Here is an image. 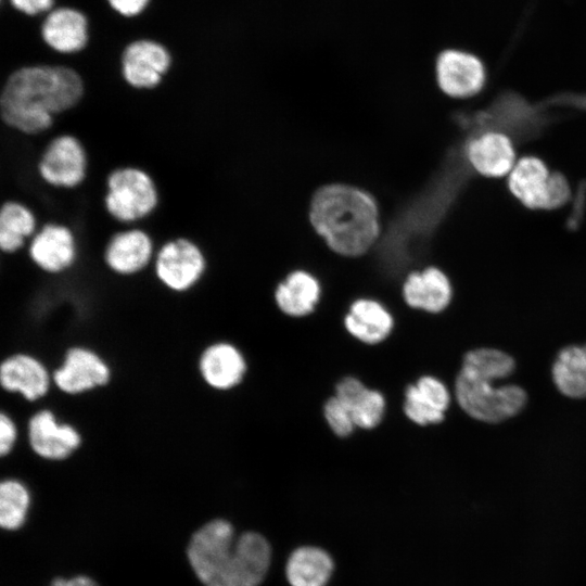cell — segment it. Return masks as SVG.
Wrapping results in <instances>:
<instances>
[{"label": "cell", "instance_id": "e0dca14e", "mask_svg": "<svg viewBox=\"0 0 586 586\" xmlns=\"http://www.w3.org/2000/svg\"><path fill=\"white\" fill-rule=\"evenodd\" d=\"M150 234L138 228L114 233L104 249V262L115 273L130 276L146 267L153 256Z\"/></svg>", "mask_w": 586, "mask_h": 586}, {"label": "cell", "instance_id": "4316f807", "mask_svg": "<svg viewBox=\"0 0 586 586\" xmlns=\"http://www.w3.org/2000/svg\"><path fill=\"white\" fill-rule=\"evenodd\" d=\"M29 493L17 480H4L0 485V525L8 531L20 528L29 507Z\"/></svg>", "mask_w": 586, "mask_h": 586}, {"label": "cell", "instance_id": "30bf717a", "mask_svg": "<svg viewBox=\"0 0 586 586\" xmlns=\"http://www.w3.org/2000/svg\"><path fill=\"white\" fill-rule=\"evenodd\" d=\"M199 369L203 381L216 393H227L244 381L249 365L243 352L232 342L217 340L204 348Z\"/></svg>", "mask_w": 586, "mask_h": 586}, {"label": "cell", "instance_id": "44dd1931", "mask_svg": "<svg viewBox=\"0 0 586 586\" xmlns=\"http://www.w3.org/2000/svg\"><path fill=\"white\" fill-rule=\"evenodd\" d=\"M322 296L320 281L307 270L291 271L276 288L275 301L282 314L291 318L310 316Z\"/></svg>", "mask_w": 586, "mask_h": 586}, {"label": "cell", "instance_id": "ffe728a7", "mask_svg": "<svg viewBox=\"0 0 586 586\" xmlns=\"http://www.w3.org/2000/svg\"><path fill=\"white\" fill-rule=\"evenodd\" d=\"M0 382L5 391L34 402L47 394L50 375L37 358L28 354H15L2 361Z\"/></svg>", "mask_w": 586, "mask_h": 586}, {"label": "cell", "instance_id": "83f0119b", "mask_svg": "<svg viewBox=\"0 0 586 586\" xmlns=\"http://www.w3.org/2000/svg\"><path fill=\"white\" fill-rule=\"evenodd\" d=\"M323 417L330 430L337 437L345 438L356 431L348 409L333 395L323 405Z\"/></svg>", "mask_w": 586, "mask_h": 586}, {"label": "cell", "instance_id": "5b68a950", "mask_svg": "<svg viewBox=\"0 0 586 586\" xmlns=\"http://www.w3.org/2000/svg\"><path fill=\"white\" fill-rule=\"evenodd\" d=\"M157 187L139 167L122 166L106 177L104 207L116 221L131 224L150 216L158 205Z\"/></svg>", "mask_w": 586, "mask_h": 586}, {"label": "cell", "instance_id": "4fadbf2b", "mask_svg": "<svg viewBox=\"0 0 586 586\" xmlns=\"http://www.w3.org/2000/svg\"><path fill=\"white\" fill-rule=\"evenodd\" d=\"M28 254L31 262L42 271L61 273L76 260V238L69 227L48 222L31 237Z\"/></svg>", "mask_w": 586, "mask_h": 586}, {"label": "cell", "instance_id": "f1b7e54d", "mask_svg": "<svg viewBox=\"0 0 586 586\" xmlns=\"http://www.w3.org/2000/svg\"><path fill=\"white\" fill-rule=\"evenodd\" d=\"M17 430L12 418L5 412L0 416V454L8 455L15 445Z\"/></svg>", "mask_w": 586, "mask_h": 586}, {"label": "cell", "instance_id": "3957f363", "mask_svg": "<svg viewBox=\"0 0 586 586\" xmlns=\"http://www.w3.org/2000/svg\"><path fill=\"white\" fill-rule=\"evenodd\" d=\"M515 370L511 355L493 347L466 352L451 392L461 412L473 420L500 423L519 415L527 403V393L519 385H496Z\"/></svg>", "mask_w": 586, "mask_h": 586}, {"label": "cell", "instance_id": "7402d4cb", "mask_svg": "<svg viewBox=\"0 0 586 586\" xmlns=\"http://www.w3.org/2000/svg\"><path fill=\"white\" fill-rule=\"evenodd\" d=\"M467 155L472 167L482 176L500 178L511 173L515 152L504 133L489 131L470 141Z\"/></svg>", "mask_w": 586, "mask_h": 586}, {"label": "cell", "instance_id": "2e32d148", "mask_svg": "<svg viewBox=\"0 0 586 586\" xmlns=\"http://www.w3.org/2000/svg\"><path fill=\"white\" fill-rule=\"evenodd\" d=\"M28 442L34 453L48 460H63L81 443L79 432L68 423H60L54 413L43 409L28 421Z\"/></svg>", "mask_w": 586, "mask_h": 586}, {"label": "cell", "instance_id": "52a82bcc", "mask_svg": "<svg viewBox=\"0 0 586 586\" xmlns=\"http://www.w3.org/2000/svg\"><path fill=\"white\" fill-rule=\"evenodd\" d=\"M206 258L192 240L178 237L166 241L155 257V275L169 290L184 292L204 276Z\"/></svg>", "mask_w": 586, "mask_h": 586}, {"label": "cell", "instance_id": "d6986e66", "mask_svg": "<svg viewBox=\"0 0 586 586\" xmlns=\"http://www.w3.org/2000/svg\"><path fill=\"white\" fill-rule=\"evenodd\" d=\"M395 324L392 313L380 301L370 297L355 300L344 317L346 331L367 345L384 342Z\"/></svg>", "mask_w": 586, "mask_h": 586}, {"label": "cell", "instance_id": "1f68e13d", "mask_svg": "<svg viewBox=\"0 0 586 586\" xmlns=\"http://www.w3.org/2000/svg\"><path fill=\"white\" fill-rule=\"evenodd\" d=\"M50 586H98L97 583L84 575L74 576L72 578L58 577L52 581Z\"/></svg>", "mask_w": 586, "mask_h": 586}, {"label": "cell", "instance_id": "7a4b0ae2", "mask_svg": "<svg viewBox=\"0 0 586 586\" xmlns=\"http://www.w3.org/2000/svg\"><path fill=\"white\" fill-rule=\"evenodd\" d=\"M187 556L204 586H259L271 549L263 535L245 532L237 537L228 521L215 519L191 536Z\"/></svg>", "mask_w": 586, "mask_h": 586}, {"label": "cell", "instance_id": "ac0fdd59", "mask_svg": "<svg viewBox=\"0 0 586 586\" xmlns=\"http://www.w3.org/2000/svg\"><path fill=\"white\" fill-rule=\"evenodd\" d=\"M334 395L348 409L356 429L373 430L383 421L386 410L384 394L367 386L359 378H342L335 385Z\"/></svg>", "mask_w": 586, "mask_h": 586}, {"label": "cell", "instance_id": "484cf974", "mask_svg": "<svg viewBox=\"0 0 586 586\" xmlns=\"http://www.w3.org/2000/svg\"><path fill=\"white\" fill-rule=\"evenodd\" d=\"M36 217L25 204L9 200L0 209V249L12 254L21 250L25 241L36 233Z\"/></svg>", "mask_w": 586, "mask_h": 586}, {"label": "cell", "instance_id": "f546056e", "mask_svg": "<svg viewBox=\"0 0 586 586\" xmlns=\"http://www.w3.org/2000/svg\"><path fill=\"white\" fill-rule=\"evenodd\" d=\"M149 0H109L110 4L120 14L132 16L140 13Z\"/></svg>", "mask_w": 586, "mask_h": 586}, {"label": "cell", "instance_id": "8992f818", "mask_svg": "<svg viewBox=\"0 0 586 586\" xmlns=\"http://www.w3.org/2000/svg\"><path fill=\"white\" fill-rule=\"evenodd\" d=\"M508 186L512 194L530 208H557L571 195L566 179L559 173H549L537 157L518 161L509 174Z\"/></svg>", "mask_w": 586, "mask_h": 586}, {"label": "cell", "instance_id": "6da1fadb", "mask_svg": "<svg viewBox=\"0 0 586 586\" xmlns=\"http://www.w3.org/2000/svg\"><path fill=\"white\" fill-rule=\"evenodd\" d=\"M84 93L81 77L69 67H21L3 85L1 119L21 133L39 135L51 128L56 115L75 107Z\"/></svg>", "mask_w": 586, "mask_h": 586}, {"label": "cell", "instance_id": "4dcf8cb0", "mask_svg": "<svg viewBox=\"0 0 586 586\" xmlns=\"http://www.w3.org/2000/svg\"><path fill=\"white\" fill-rule=\"evenodd\" d=\"M13 7L26 14H37L51 8L53 0H11Z\"/></svg>", "mask_w": 586, "mask_h": 586}, {"label": "cell", "instance_id": "603a6c76", "mask_svg": "<svg viewBox=\"0 0 586 586\" xmlns=\"http://www.w3.org/2000/svg\"><path fill=\"white\" fill-rule=\"evenodd\" d=\"M41 33L43 40L52 49L62 53H73L86 46L87 22L76 10L58 9L47 16Z\"/></svg>", "mask_w": 586, "mask_h": 586}, {"label": "cell", "instance_id": "9a60e30c", "mask_svg": "<svg viewBox=\"0 0 586 586\" xmlns=\"http://www.w3.org/2000/svg\"><path fill=\"white\" fill-rule=\"evenodd\" d=\"M436 80L447 95L467 98L483 88L485 69L473 54L449 49L443 51L436 60Z\"/></svg>", "mask_w": 586, "mask_h": 586}, {"label": "cell", "instance_id": "d4e9b609", "mask_svg": "<svg viewBox=\"0 0 586 586\" xmlns=\"http://www.w3.org/2000/svg\"><path fill=\"white\" fill-rule=\"evenodd\" d=\"M551 378L562 395L586 398V344L562 348L552 364Z\"/></svg>", "mask_w": 586, "mask_h": 586}, {"label": "cell", "instance_id": "8fae6325", "mask_svg": "<svg viewBox=\"0 0 586 586\" xmlns=\"http://www.w3.org/2000/svg\"><path fill=\"white\" fill-rule=\"evenodd\" d=\"M402 294L408 307L440 315L451 305L455 291L447 273L431 265L409 272L403 283Z\"/></svg>", "mask_w": 586, "mask_h": 586}, {"label": "cell", "instance_id": "9c48e42d", "mask_svg": "<svg viewBox=\"0 0 586 586\" xmlns=\"http://www.w3.org/2000/svg\"><path fill=\"white\" fill-rule=\"evenodd\" d=\"M453 403L450 387L442 379L425 374L406 387L403 410L412 423L425 428L443 423Z\"/></svg>", "mask_w": 586, "mask_h": 586}, {"label": "cell", "instance_id": "277c9868", "mask_svg": "<svg viewBox=\"0 0 586 586\" xmlns=\"http://www.w3.org/2000/svg\"><path fill=\"white\" fill-rule=\"evenodd\" d=\"M309 221L328 247L344 257L366 255L380 235L373 198L347 183H329L311 195Z\"/></svg>", "mask_w": 586, "mask_h": 586}, {"label": "cell", "instance_id": "7c38bea8", "mask_svg": "<svg viewBox=\"0 0 586 586\" xmlns=\"http://www.w3.org/2000/svg\"><path fill=\"white\" fill-rule=\"evenodd\" d=\"M110 378L109 366L97 353L76 346L66 352L52 379L60 391L76 395L105 385Z\"/></svg>", "mask_w": 586, "mask_h": 586}, {"label": "cell", "instance_id": "cb8c5ba5", "mask_svg": "<svg viewBox=\"0 0 586 586\" xmlns=\"http://www.w3.org/2000/svg\"><path fill=\"white\" fill-rule=\"evenodd\" d=\"M333 570V559L326 550L302 546L290 555L285 574L291 586H327Z\"/></svg>", "mask_w": 586, "mask_h": 586}, {"label": "cell", "instance_id": "5bb4252c", "mask_svg": "<svg viewBox=\"0 0 586 586\" xmlns=\"http://www.w3.org/2000/svg\"><path fill=\"white\" fill-rule=\"evenodd\" d=\"M170 62V54L162 44L152 40H137L123 52L122 74L135 89H153L162 81Z\"/></svg>", "mask_w": 586, "mask_h": 586}, {"label": "cell", "instance_id": "ba28073f", "mask_svg": "<svg viewBox=\"0 0 586 586\" xmlns=\"http://www.w3.org/2000/svg\"><path fill=\"white\" fill-rule=\"evenodd\" d=\"M88 157L81 141L68 133L54 137L41 153L37 171L49 186L73 189L87 176Z\"/></svg>", "mask_w": 586, "mask_h": 586}]
</instances>
